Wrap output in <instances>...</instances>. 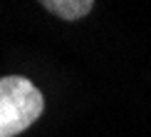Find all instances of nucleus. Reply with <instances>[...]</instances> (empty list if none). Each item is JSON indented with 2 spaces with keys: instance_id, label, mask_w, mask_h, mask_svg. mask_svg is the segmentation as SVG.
<instances>
[{
  "instance_id": "nucleus-1",
  "label": "nucleus",
  "mask_w": 151,
  "mask_h": 137,
  "mask_svg": "<svg viewBox=\"0 0 151 137\" xmlns=\"http://www.w3.org/2000/svg\"><path fill=\"white\" fill-rule=\"evenodd\" d=\"M45 110V97L22 75L0 77V137L25 132Z\"/></svg>"
},
{
  "instance_id": "nucleus-2",
  "label": "nucleus",
  "mask_w": 151,
  "mask_h": 137,
  "mask_svg": "<svg viewBox=\"0 0 151 137\" xmlns=\"http://www.w3.org/2000/svg\"><path fill=\"white\" fill-rule=\"evenodd\" d=\"M40 5L62 20H79V17L89 15L94 0H40Z\"/></svg>"
}]
</instances>
